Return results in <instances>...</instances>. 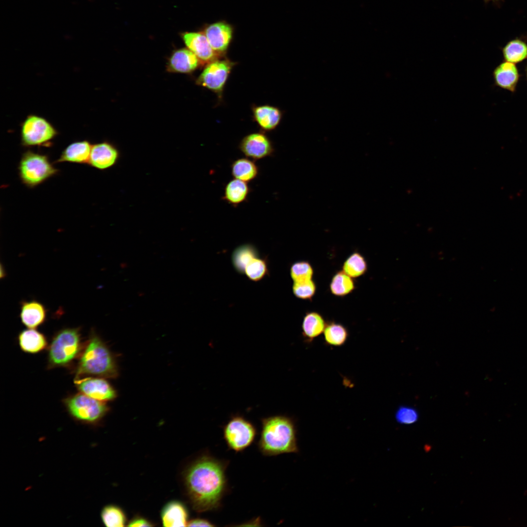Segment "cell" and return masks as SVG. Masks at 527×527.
Masks as SVG:
<instances>
[{"instance_id": "d590c367", "label": "cell", "mask_w": 527, "mask_h": 527, "mask_svg": "<svg viewBox=\"0 0 527 527\" xmlns=\"http://www.w3.org/2000/svg\"><path fill=\"white\" fill-rule=\"evenodd\" d=\"M188 527H214V525L212 524L208 520L203 519V518H195L191 520L188 521L187 525Z\"/></svg>"}, {"instance_id": "f1b7e54d", "label": "cell", "mask_w": 527, "mask_h": 527, "mask_svg": "<svg viewBox=\"0 0 527 527\" xmlns=\"http://www.w3.org/2000/svg\"><path fill=\"white\" fill-rule=\"evenodd\" d=\"M351 277L343 271L337 272L330 284L331 293L337 296H344L355 289V284Z\"/></svg>"}, {"instance_id": "2e32d148", "label": "cell", "mask_w": 527, "mask_h": 527, "mask_svg": "<svg viewBox=\"0 0 527 527\" xmlns=\"http://www.w3.org/2000/svg\"><path fill=\"white\" fill-rule=\"evenodd\" d=\"M253 120L264 131L275 129L280 124L283 112L277 107L270 105H253Z\"/></svg>"}, {"instance_id": "4dcf8cb0", "label": "cell", "mask_w": 527, "mask_h": 527, "mask_svg": "<svg viewBox=\"0 0 527 527\" xmlns=\"http://www.w3.org/2000/svg\"><path fill=\"white\" fill-rule=\"evenodd\" d=\"M268 273L267 263L265 258L257 257L252 260L246 266L244 274L251 281L261 280Z\"/></svg>"}, {"instance_id": "ffe728a7", "label": "cell", "mask_w": 527, "mask_h": 527, "mask_svg": "<svg viewBox=\"0 0 527 527\" xmlns=\"http://www.w3.org/2000/svg\"><path fill=\"white\" fill-rule=\"evenodd\" d=\"M199 60L188 48H182L175 51L170 58L168 68L172 71L188 73L199 66Z\"/></svg>"}, {"instance_id": "8992f818", "label": "cell", "mask_w": 527, "mask_h": 527, "mask_svg": "<svg viewBox=\"0 0 527 527\" xmlns=\"http://www.w3.org/2000/svg\"><path fill=\"white\" fill-rule=\"evenodd\" d=\"M64 403L72 418L87 425L98 424L108 410V407L104 402L95 399L82 393L66 398Z\"/></svg>"}, {"instance_id": "5b68a950", "label": "cell", "mask_w": 527, "mask_h": 527, "mask_svg": "<svg viewBox=\"0 0 527 527\" xmlns=\"http://www.w3.org/2000/svg\"><path fill=\"white\" fill-rule=\"evenodd\" d=\"M80 349V329L67 328L61 330L54 337L49 348V366L66 365L77 357Z\"/></svg>"}, {"instance_id": "7a4b0ae2", "label": "cell", "mask_w": 527, "mask_h": 527, "mask_svg": "<svg viewBox=\"0 0 527 527\" xmlns=\"http://www.w3.org/2000/svg\"><path fill=\"white\" fill-rule=\"evenodd\" d=\"M258 446L265 456L297 453V430L293 420L281 415L263 418Z\"/></svg>"}, {"instance_id": "7c38bea8", "label": "cell", "mask_w": 527, "mask_h": 527, "mask_svg": "<svg viewBox=\"0 0 527 527\" xmlns=\"http://www.w3.org/2000/svg\"><path fill=\"white\" fill-rule=\"evenodd\" d=\"M75 383L81 393L95 399L104 402L116 397L114 388L103 379L88 377L76 380Z\"/></svg>"}, {"instance_id": "e575fe53", "label": "cell", "mask_w": 527, "mask_h": 527, "mask_svg": "<svg viewBox=\"0 0 527 527\" xmlns=\"http://www.w3.org/2000/svg\"><path fill=\"white\" fill-rule=\"evenodd\" d=\"M154 525L148 519L139 516L132 518L128 523L127 526L133 527H152Z\"/></svg>"}, {"instance_id": "ac0fdd59", "label": "cell", "mask_w": 527, "mask_h": 527, "mask_svg": "<svg viewBox=\"0 0 527 527\" xmlns=\"http://www.w3.org/2000/svg\"><path fill=\"white\" fill-rule=\"evenodd\" d=\"M91 147L92 144L87 140L73 142L62 151L54 162H68L88 164Z\"/></svg>"}, {"instance_id": "d6a6232c", "label": "cell", "mask_w": 527, "mask_h": 527, "mask_svg": "<svg viewBox=\"0 0 527 527\" xmlns=\"http://www.w3.org/2000/svg\"><path fill=\"white\" fill-rule=\"evenodd\" d=\"M395 417L397 423L401 425H411L417 422L419 418L418 411L414 407L402 405L397 409Z\"/></svg>"}, {"instance_id": "277c9868", "label": "cell", "mask_w": 527, "mask_h": 527, "mask_svg": "<svg viewBox=\"0 0 527 527\" xmlns=\"http://www.w3.org/2000/svg\"><path fill=\"white\" fill-rule=\"evenodd\" d=\"M18 169L21 182L30 188L39 186L59 173L47 155L31 150L22 154Z\"/></svg>"}, {"instance_id": "1f68e13d", "label": "cell", "mask_w": 527, "mask_h": 527, "mask_svg": "<svg viewBox=\"0 0 527 527\" xmlns=\"http://www.w3.org/2000/svg\"><path fill=\"white\" fill-rule=\"evenodd\" d=\"M313 273L311 265L306 261L295 262L291 265L290 268V274L293 282L312 280Z\"/></svg>"}, {"instance_id": "836d02e7", "label": "cell", "mask_w": 527, "mask_h": 527, "mask_svg": "<svg viewBox=\"0 0 527 527\" xmlns=\"http://www.w3.org/2000/svg\"><path fill=\"white\" fill-rule=\"evenodd\" d=\"M316 290L315 283L312 280L300 282H293L292 291L299 299L311 300Z\"/></svg>"}, {"instance_id": "6da1fadb", "label": "cell", "mask_w": 527, "mask_h": 527, "mask_svg": "<svg viewBox=\"0 0 527 527\" xmlns=\"http://www.w3.org/2000/svg\"><path fill=\"white\" fill-rule=\"evenodd\" d=\"M226 463L205 454L188 467L184 485L194 509L202 512L218 508L226 491Z\"/></svg>"}, {"instance_id": "4fadbf2b", "label": "cell", "mask_w": 527, "mask_h": 527, "mask_svg": "<svg viewBox=\"0 0 527 527\" xmlns=\"http://www.w3.org/2000/svg\"><path fill=\"white\" fill-rule=\"evenodd\" d=\"M120 157L118 149L112 144L103 142L92 145L88 165L103 170L115 165Z\"/></svg>"}, {"instance_id": "9a60e30c", "label": "cell", "mask_w": 527, "mask_h": 527, "mask_svg": "<svg viewBox=\"0 0 527 527\" xmlns=\"http://www.w3.org/2000/svg\"><path fill=\"white\" fill-rule=\"evenodd\" d=\"M492 74L497 86L512 93L516 91L520 75L514 63L503 61L495 67Z\"/></svg>"}, {"instance_id": "cb8c5ba5", "label": "cell", "mask_w": 527, "mask_h": 527, "mask_svg": "<svg viewBox=\"0 0 527 527\" xmlns=\"http://www.w3.org/2000/svg\"><path fill=\"white\" fill-rule=\"evenodd\" d=\"M231 171L234 179L249 182L257 177L259 168L253 160L242 158L235 160L232 163Z\"/></svg>"}, {"instance_id": "8d00e7d4", "label": "cell", "mask_w": 527, "mask_h": 527, "mask_svg": "<svg viewBox=\"0 0 527 527\" xmlns=\"http://www.w3.org/2000/svg\"><path fill=\"white\" fill-rule=\"evenodd\" d=\"M485 3H487L490 1H492L495 3L498 4L502 0H483Z\"/></svg>"}, {"instance_id": "603a6c76", "label": "cell", "mask_w": 527, "mask_h": 527, "mask_svg": "<svg viewBox=\"0 0 527 527\" xmlns=\"http://www.w3.org/2000/svg\"><path fill=\"white\" fill-rule=\"evenodd\" d=\"M326 323L323 316L316 312H309L305 315L302 322L303 336L308 343L312 342L324 332Z\"/></svg>"}, {"instance_id": "f35d334b", "label": "cell", "mask_w": 527, "mask_h": 527, "mask_svg": "<svg viewBox=\"0 0 527 527\" xmlns=\"http://www.w3.org/2000/svg\"><path fill=\"white\" fill-rule=\"evenodd\" d=\"M525 39L527 41V36L525 37Z\"/></svg>"}, {"instance_id": "7402d4cb", "label": "cell", "mask_w": 527, "mask_h": 527, "mask_svg": "<svg viewBox=\"0 0 527 527\" xmlns=\"http://www.w3.org/2000/svg\"><path fill=\"white\" fill-rule=\"evenodd\" d=\"M20 348L24 352L36 353L43 350L46 346L45 336L34 329L29 328L22 331L18 337Z\"/></svg>"}, {"instance_id": "74e56055", "label": "cell", "mask_w": 527, "mask_h": 527, "mask_svg": "<svg viewBox=\"0 0 527 527\" xmlns=\"http://www.w3.org/2000/svg\"><path fill=\"white\" fill-rule=\"evenodd\" d=\"M525 72H526V78H527V66L526 67Z\"/></svg>"}, {"instance_id": "44dd1931", "label": "cell", "mask_w": 527, "mask_h": 527, "mask_svg": "<svg viewBox=\"0 0 527 527\" xmlns=\"http://www.w3.org/2000/svg\"><path fill=\"white\" fill-rule=\"evenodd\" d=\"M250 191L246 182L234 179L225 186L223 200L236 207L247 200Z\"/></svg>"}, {"instance_id": "e0dca14e", "label": "cell", "mask_w": 527, "mask_h": 527, "mask_svg": "<svg viewBox=\"0 0 527 527\" xmlns=\"http://www.w3.org/2000/svg\"><path fill=\"white\" fill-rule=\"evenodd\" d=\"M161 518L164 527H186L188 522V512L182 503L172 500L162 507Z\"/></svg>"}, {"instance_id": "d6986e66", "label": "cell", "mask_w": 527, "mask_h": 527, "mask_svg": "<svg viewBox=\"0 0 527 527\" xmlns=\"http://www.w3.org/2000/svg\"><path fill=\"white\" fill-rule=\"evenodd\" d=\"M46 311L44 305L36 301L22 302L20 318L22 323L28 328L34 329L45 320Z\"/></svg>"}, {"instance_id": "52a82bcc", "label": "cell", "mask_w": 527, "mask_h": 527, "mask_svg": "<svg viewBox=\"0 0 527 527\" xmlns=\"http://www.w3.org/2000/svg\"><path fill=\"white\" fill-rule=\"evenodd\" d=\"M58 134L49 121L38 115H28L21 124V143L24 147L49 146Z\"/></svg>"}, {"instance_id": "8fae6325", "label": "cell", "mask_w": 527, "mask_h": 527, "mask_svg": "<svg viewBox=\"0 0 527 527\" xmlns=\"http://www.w3.org/2000/svg\"><path fill=\"white\" fill-rule=\"evenodd\" d=\"M203 32L217 55L220 57L225 54L233 36L230 24L224 21L216 22L207 25Z\"/></svg>"}, {"instance_id": "5bb4252c", "label": "cell", "mask_w": 527, "mask_h": 527, "mask_svg": "<svg viewBox=\"0 0 527 527\" xmlns=\"http://www.w3.org/2000/svg\"><path fill=\"white\" fill-rule=\"evenodd\" d=\"M182 36L187 48L197 57L200 61L208 64L219 58L203 31L186 32Z\"/></svg>"}, {"instance_id": "9c48e42d", "label": "cell", "mask_w": 527, "mask_h": 527, "mask_svg": "<svg viewBox=\"0 0 527 527\" xmlns=\"http://www.w3.org/2000/svg\"><path fill=\"white\" fill-rule=\"evenodd\" d=\"M235 64V62L228 59H218L207 64L197 82L221 97L229 75Z\"/></svg>"}, {"instance_id": "484cf974", "label": "cell", "mask_w": 527, "mask_h": 527, "mask_svg": "<svg viewBox=\"0 0 527 527\" xmlns=\"http://www.w3.org/2000/svg\"><path fill=\"white\" fill-rule=\"evenodd\" d=\"M258 257L255 247L249 243L238 246L233 251L231 260L235 269L238 273L244 274L246 266L254 258Z\"/></svg>"}, {"instance_id": "ba28073f", "label": "cell", "mask_w": 527, "mask_h": 527, "mask_svg": "<svg viewBox=\"0 0 527 527\" xmlns=\"http://www.w3.org/2000/svg\"><path fill=\"white\" fill-rule=\"evenodd\" d=\"M223 438L229 449L242 451L254 441L257 430L254 425L243 416L235 415L223 428Z\"/></svg>"}, {"instance_id": "4316f807", "label": "cell", "mask_w": 527, "mask_h": 527, "mask_svg": "<svg viewBox=\"0 0 527 527\" xmlns=\"http://www.w3.org/2000/svg\"><path fill=\"white\" fill-rule=\"evenodd\" d=\"M324 334L325 343L333 346L343 345L348 337L347 328L343 324L334 322L326 324Z\"/></svg>"}, {"instance_id": "83f0119b", "label": "cell", "mask_w": 527, "mask_h": 527, "mask_svg": "<svg viewBox=\"0 0 527 527\" xmlns=\"http://www.w3.org/2000/svg\"><path fill=\"white\" fill-rule=\"evenodd\" d=\"M101 517L102 523L107 527H124L126 522L123 510L115 505H107L101 509Z\"/></svg>"}, {"instance_id": "f546056e", "label": "cell", "mask_w": 527, "mask_h": 527, "mask_svg": "<svg viewBox=\"0 0 527 527\" xmlns=\"http://www.w3.org/2000/svg\"><path fill=\"white\" fill-rule=\"evenodd\" d=\"M367 269L365 258L360 253L355 252L351 254L345 261L343 270L351 278H357L364 274Z\"/></svg>"}, {"instance_id": "d4e9b609", "label": "cell", "mask_w": 527, "mask_h": 527, "mask_svg": "<svg viewBox=\"0 0 527 527\" xmlns=\"http://www.w3.org/2000/svg\"><path fill=\"white\" fill-rule=\"evenodd\" d=\"M505 61L514 64L527 59V43L524 38H516L508 41L502 48Z\"/></svg>"}, {"instance_id": "3957f363", "label": "cell", "mask_w": 527, "mask_h": 527, "mask_svg": "<svg viewBox=\"0 0 527 527\" xmlns=\"http://www.w3.org/2000/svg\"><path fill=\"white\" fill-rule=\"evenodd\" d=\"M118 374L111 353L101 338L92 333L80 359L76 380L84 376L114 378Z\"/></svg>"}, {"instance_id": "30bf717a", "label": "cell", "mask_w": 527, "mask_h": 527, "mask_svg": "<svg viewBox=\"0 0 527 527\" xmlns=\"http://www.w3.org/2000/svg\"><path fill=\"white\" fill-rule=\"evenodd\" d=\"M239 148L245 156L254 160L271 156L274 152L272 142L262 132L252 133L243 137Z\"/></svg>"}]
</instances>
